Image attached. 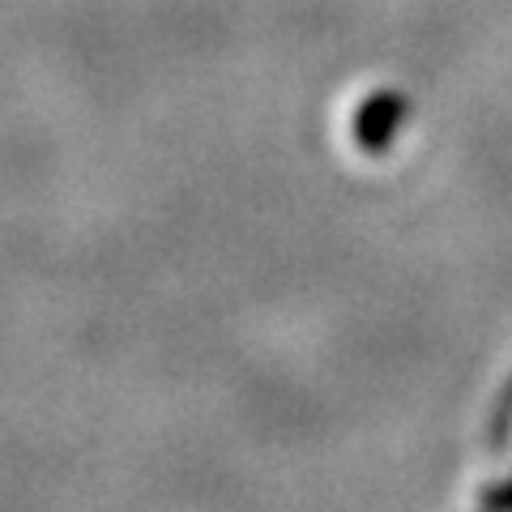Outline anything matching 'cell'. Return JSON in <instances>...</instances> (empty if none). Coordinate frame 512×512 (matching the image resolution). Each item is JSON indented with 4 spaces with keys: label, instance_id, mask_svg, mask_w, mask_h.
I'll list each match as a JSON object with an SVG mask.
<instances>
[{
    "label": "cell",
    "instance_id": "obj_1",
    "mask_svg": "<svg viewBox=\"0 0 512 512\" xmlns=\"http://www.w3.org/2000/svg\"><path fill=\"white\" fill-rule=\"evenodd\" d=\"M491 508H495V512H512V487L495 495V500H491Z\"/></svg>",
    "mask_w": 512,
    "mask_h": 512
}]
</instances>
